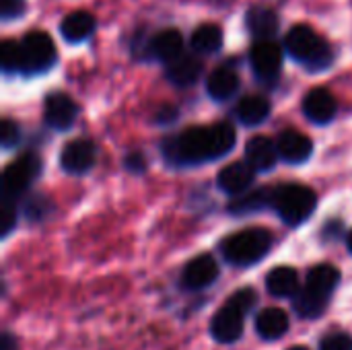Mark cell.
Here are the masks:
<instances>
[{
  "label": "cell",
  "instance_id": "6",
  "mask_svg": "<svg viewBox=\"0 0 352 350\" xmlns=\"http://www.w3.org/2000/svg\"><path fill=\"white\" fill-rule=\"evenodd\" d=\"M23 47V74H41L56 62V45L43 31H29L21 39Z\"/></svg>",
  "mask_w": 352,
  "mask_h": 350
},
{
  "label": "cell",
  "instance_id": "38",
  "mask_svg": "<svg viewBox=\"0 0 352 350\" xmlns=\"http://www.w3.org/2000/svg\"><path fill=\"white\" fill-rule=\"evenodd\" d=\"M346 245H349V252L352 254V229L351 233H349V237H346Z\"/></svg>",
  "mask_w": 352,
  "mask_h": 350
},
{
  "label": "cell",
  "instance_id": "3",
  "mask_svg": "<svg viewBox=\"0 0 352 350\" xmlns=\"http://www.w3.org/2000/svg\"><path fill=\"white\" fill-rule=\"evenodd\" d=\"M270 248H272V235L260 227L237 231L221 243V252L225 260L233 266H254L268 256Z\"/></svg>",
  "mask_w": 352,
  "mask_h": 350
},
{
  "label": "cell",
  "instance_id": "10",
  "mask_svg": "<svg viewBox=\"0 0 352 350\" xmlns=\"http://www.w3.org/2000/svg\"><path fill=\"white\" fill-rule=\"evenodd\" d=\"M250 62L260 78H274L283 68V50L272 39H260L250 52Z\"/></svg>",
  "mask_w": 352,
  "mask_h": 350
},
{
  "label": "cell",
  "instance_id": "15",
  "mask_svg": "<svg viewBox=\"0 0 352 350\" xmlns=\"http://www.w3.org/2000/svg\"><path fill=\"white\" fill-rule=\"evenodd\" d=\"M245 161L254 171H270L278 161V146L266 136H254L245 144Z\"/></svg>",
  "mask_w": 352,
  "mask_h": 350
},
{
  "label": "cell",
  "instance_id": "28",
  "mask_svg": "<svg viewBox=\"0 0 352 350\" xmlns=\"http://www.w3.org/2000/svg\"><path fill=\"white\" fill-rule=\"evenodd\" d=\"M0 64L4 72H23V47L21 41L4 39L0 45Z\"/></svg>",
  "mask_w": 352,
  "mask_h": 350
},
{
  "label": "cell",
  "instance_id": "34",
  "mask_svg": "<svg viewBox=\"0 0 352 350\" xmlns=\"http://www.w3.org/2000/svg\"><path fill=\"white\" fill-rule=\"evenodd\" d=\"M25 12V0H0L2 19H16Z\"/></svg>",
  "mask_w": 352,
  "mask_h": 350
},
{
  "label": "cell",
  "instance_id": "21",
  "mask_svg": "<svg viewBox=\"0 0 352 350\" xmlns=\"http://www.w3.org/2000/svg\"><path fill=\"white\" fill-rule=\"evenodd\" d=\"M202 74V62L192 54H182L177 60L167 64V78L177 87L194 85Z\"/></svg>",
  "mask_w": 352,
  "mask_h": 350
},
{
  "label": "cell",
  "instance_id": "4",
  "mask_svg": "<svg viewBox=\"0 0 352 350\" xmlns=\"http://www.w3.org/2000/svg\"><path fill=\"white\" fill-rule=\"evenodd\" d=\"M318 196L311 188L303 184H283L274 188L272 208L289 227L303 225L316 210Z\"/></svg>",
  "mask_w": 352,
  "mask_h": 350
},
{
  "label": "cell",
  "instance_id": "7",
  "mask_svg": "<svg viewBox=\"0 0 352 350\" xmlns=\"http://www.w3.org/2000/svg\"><path fill=\"white\" fill-rule=\"evenodd\" d=\"M95 157H97L95 144L91 140H87V138H76V140H70L62 149L60 165H62V169L66 173L82 175L95 165Z\"/></svg>",
  "mask_w": 352,
  "mask_h": 350
},
{
  "label": "cell",
  "instance_id": "9",
  "mask_svg": "<svg viewBox=\"0 0 352 350\" xmlns=\"http://www.w3.org/2000/svg\"><path fill=\"white\" fill-rule=\"evenodd\" d=\"M78 116V107L66 93H52L45 97L43 103V120L54 130H68L72 128Z\"/></svg>",
  "mask_w": 352,
  "mask_h": 350
},
{
  "label": "cell",
  "instance_id": "31",
  "mask_svg": "<svg viewBox=\"0 0 352 350\" xmlns=\"http://www.w3.org/2000/svg\"><path fill=\"white\" fill-rule=\"evenodd\" d=\"M21 140V128L16 126V122L4 118L0 124V142L4 149H12L16 146V142Z\"/></svg>",
  "mask_w": 352,
  "mask_h": 350
},
{
  "label": "cell",
  "instance_id": "29",
  "mask_svg": "<svg viewBox=\"0 0 352 350\" xmlns=\"http://www.w3.org/2000/svg\"><path fill=\"white\" fill-rule=\"evenodd\" d=\"M50 210H52V202H50V198H45V196H41V194H35V196H31V198L25 202V215H27L31 221H41V219H45V217L50 215Z\"/></svg>",
  "mask_w": 352,
  "mask_h": 350
},
{
  "label": "cell",
  "instance_id": "33",
  "mask_svg": "<svg viewBox=\"0 0 352 350\" xmlns=\"http://www.w3.org/2000/svg\"><path fill=\"white\" fill-rule=\"evenodd\" d=\"M320 350H352V336L346 332L330 334L322 340Z\"/></svg>",
  "mask_w": 352,
  "mask_h": 350
},
{
  "label": "cell",
  "instance_id": "35",
  "mask_svg": "<svg viewBox=\"0 0 352 350\" xmlns=\"http://www.w3.org/2000/svg\"><path fill=\"white\" fill-rule=\"evenodd\" d=\"M155 118H157L159 124H169V122H173V120L177 118V109L171 107V105H165V107H161V109L157 111Z\"/></svg>",
  "mask_w": 352,
  "mask_h": 350
},
{
  "label": "cell",
  "instance_id": "27",
  "mask_svg": "<svg viewBox=\"0 0 352 350\" xmlns=\"http://www.w3.org/2000/svg\"><path fill=\"white\" fill-rule=\"evenodd\" d=\"M190 43H192V50L198 54H214L223 47V31L214 23H204L194 29Z\"/></svg>",
  "mask_w": 352,
  "mask_h": 350
},
{
  "label": "cell",
  "instance_id": "5",
  "mask_svg": "<svg viewBox=\"0 0 352 350\" xmlns=\"http://www.w3.org/2000/svg\"><path fill=\"white\" fill-rule=\"evenodd\" d=\"M39 173H41V159L35 153L21 155L2 173V200L14 202Z\"/></svg>",
  "mask_w": 352,
  "mask_h": 350
},
{
  "label": "cell",
  "instance_id": "26",
  "mask_svg": "<svg viewBox=\"0 0 352 350\" xmlns=\"http://www.w3.org/2000/svg\"><path fill=\"white\" fill-rule=\"evenodd\" d=\"M328 301H330L328 297L318 295L316 291H311L307 287H301V291L293 297V309L303 320H316L326 311Z\"/></svg>",
  "mask_w": 352,
  "mask_h": 350
},
{
  "label": "cell",
  "instance_id": "8",
  "mask_svg": "<svg viewBox=\"0 0 352 350\" xmlns=\"http://www.w3.org/2000/svg\"><path fill=\"white\" fill-rule=\"evenodd\" d=\"M243 320L245 314H241L237 307L227 303L223 309L217 311V316L210 322V334L221 344H233L243 336Z\"/></svg>",
  "mask_w": 352,
  "mask_h": 350
},
{
  "label": "cell",
  "instance_id": "32",
  "mask_svg": "<svg viewBox=\"0 0 352 350\" xmlns=\"http://www.w3.org/2000/svg\"><path fill=\"white\" fill-rule=\"evenodd\" d=\"M16 225V208L10 200H2V208H0V233L8 235Z\"/></svg>",
  "mask_w": 352,
  "mask_h": 350
},
{
  "label": "cell",
  "instance_id": "18",
  "mask_svg": "<svg viewBox=\"0 0 352 350\" xmlns=\"http://www.w3.org/2000/svg\"><path fill=\"white\" fill-rule=\"evenodd\" d=\"M289 326H291L289 316L283 309H278V307H268V309L260 311L258 318H256L258 334L264 340H270V342L283 338L289 332Z\"/></svg>",
  "mask_w": 352,
  "mask_h": 350
},
{
  "label": "cell",
  "instance_id": "39",
  "mask_svg": "<svg viewBox=\"0 0 352 350\" xmlns=\"http://www.w3.org/2000/svg\"><path fill=\"white\" fill-rule=\"evenodd\" d=\"M287 350H309L307 347H291V349H287Z\"/></svg>",
  "mask_w": 352,
  "mask_h": 350
},
{
  "label": "cell",
  "instance_id": "20",
  "mask_svg": "<svg viewBox=\"0 0 352 350\" xmlns=\"http://www.w3.org/2000/svg\"><path fill=\"white\" fill-rule=\"evenodd\" d=\"M95 29V17L87 10H74L66 14L60 23V33L68 43H78L87 39Z\"/></svg>",
  "mask_w": 352,
  "mask_h": 350
},
{
  "label": "cell",
  "instance_id": "11",
  "mask_svg": "<svg viewBox=\"0 0 352 350\" xmlns=\"http://www.w3.org/2000/svg\"><path fill=\"white\" fill-rule=\"evenodd\" d=\"M219 278V264L210 254H200L188 262L182 274V283L190 291H202Z\"/></svg>",
  "mask_w": 352,
  "mask_h": 350
},
{
  "label": "cell",
  "instance_id": "12",
  "mask_svg": "<svg viewBox=\"0 0 352 350\" xmlns=\"http://www.w3.org/2000/svg\"><path fill=\"white\" fill-rule=\"evenodd\" d=\"M338 111V103L336 97L328 91V89H311L305 97H303V113L309 122L314 124H330L336 118Z\"/></svg>",
  "mask_w": 352,
  "mask_h": 350
},
{
  "label": "cell",
  "instance_id": "37",
  "mask_svg": "<svg viewBox=\"0 0 352 350\" xmlns=\"http://www.w3.org/2000/svg\"><path fill=\"white\" fill-rule=\"evenodd\" d=\"M14 338L10 334H2V340H0V349L2 350H12L14 349Z\"/></svg>",
  "mask_w": 352,
  "mask_h": 350
},
{
  "label": "cell",
  "instance_id": "13",
  "mask_svg": "<svg viewBox=\"0 0 352 350\" xmlns=\"http://www.w3.org/2000/svg\"><path fill=\"white\" fill-rule=\"evenodd\" d=\"M256 179V171L248 161H235L227 167H223L219 171L217 184L225 194L231 196H241L245 192H250L252 184Z\"/></svg>",
  "mask_w": 352,
  "mask_h": 350
},
{
  "label": "cell",
  "instance_id": "2",
  "mask_svg": "<svg viewBox=\"0 0 352 350\" xmlns=\"http://www.w3.org/2000/svg\"><path fill=\"white\" fill-rule=\"evenodd\" d=\"M285 47L297 62H301L311 72H320L334 62L332 47L309 25L291 27L285 37Z\"/></svg>",
  "mask_w": 352,
  "mask_h": 350
},
{
  "label": "cell",
  "instance_id": "23",
  "mask_svg": "<svg viewBox=\"0 0 352 350\" xmlns=\"http://www.w3.org/2000/svg\"><path fill=\"white\" fill-rule=\"evenodd\" d=\"M237 118L245 126H260L270 116V101L264 95H248L237 103Z\"/></svg>",
  "mask_w": 352,
  "mask_h": 350
},
{
  "label": "cell",
  "instance_id": "25",
  "mask_svg": "<svg viewBox=\"0 0 352 350\" xmlns=\"http://www.w3.org/2000/svg\"><path fill=\"white\" fill-rule=\"evenodd\" d=\"M338 283H340V270L332 264H320L307 272L305 287L316 291L318 295H324L330 299V295L336 291Z\"/></svg>",
  "mask_w": 352,
  "mask_h": 350
},
{
  "label": "cell",
  "instance_id": "1",
  "mask_svg": "<svg viewBox=\"0 0 352 350\" xmlns=\"http://www.w3.org/2000/svg\"><path fill=\"white\" fill-rule=\"evenodd\" d=\"M237 140L235 128L229 122L212 126H192L182 134L163 142V155L171 165L188 167L217 161L233 151Z\"/></svg>",
  "mask_w": 352,
  "mask_h": 350
},
{
  "label": "cell",
  "instance_id": "36",
  "mask_svg": "<svg viewBox=\"0 0 352 350\" xmlns=\"http://www.w3.org/2000/svg\"><path fill=\"white\" fill-rule=\"evenodd\" d=\"M126 167H128L130 171H134V173H140V171L144 169V159H142V155H140V153L128 155V157H126Z\"/></svg>",
  "mask_w": 352,
  "mask_h": 350
},
{
  "label": "cell",
  "instance_id": "22",
  "mask_svg": "<svg viewBox=\"0 0 352 350\" xmlns=\"http://www.w3.org/2000/svg\"><path fill=\"white\" fill-rule=\"evenodd\" d=\"M245 25L252 35L260 39H270L278 31V17L268 6H252L245 17Z\"/></svg>",
  "mask_w": 352,
  "mask_h": 350
},
{
  "label": "cell",
  "instance_id": "16",
  "mask_svg": "<svg viewBox=\"0 0 352 350\" xmlns=\"http://www.w3.org/2000/svg\"><path fill=\"white\" fill-rule=\"evenodd\" d=\"M148 52L161 60V62H167L171 64L173 60H177L182 54H184V37L177 29H165V31H159L151 43H148Z\"/></svg>",
  "mask_w": 352,
  "mask_h": 350
},
{
  "label": "cell",
  "instance_id": "14",
  "mask_svg": "<svg viewBox=\"0 0 352 350\" xmlns=\"http://www.w3.org/2000/svg\"><path fill=\"white\" fill-rule=\"evenodd\" d=\"M276 146H278V157L283 161L291 163V165L305 163L314 153V142L309 140V136H305L299 130L280 132V136L276 140Z\"/></svg>",
  "mask_w": 352,
  "mask_h": 350
},
{
  "label": "cell",
  "instance_id": "24",
  "mask_svg": "<svg viewBox=\"0 0 352 350\" xmlns=\"http://www.w3.org/2000/svg\"><path fill=\"white\" fill-rule=\"evenodd\" d=\"M272 194H274V190H270V188H258V190L245 192L239 198L231 200L229 212L235 217H245V215L258 212L266 206H272Z\"/></svg>",
  "mask_w": 352,
  "mask_h": 350
},
{
  "label": "cell",
  "instance_id": "30",
  "mask_svg": "<svg viewBox=\"0 0 352 350\" xmlns=\"http://www.w3.org/2000/svg\"><path fill=\"white\" fill-rule=\"evenodd\" d=\"M256 301H258V295H256L254 289H239L237 293H233V295L229 297V303H231L233 307H237L241 314H250V311L254 309Z\"/></svg>",
  "mask_w": 352,
  "mask_h": 350
},
{
  "label": "cell",
  "instance_id": "17",
  "mask_svg": "<svg viewBox=\"0 0 352 350\" xmlns=\"http://www.w3.org/2000/svg\"><path fill=\"white\" fill-rule=\"evenodd\" d=\"M239 89V76L229 66H219L210 72L206 80V91L214 101H227L231 99Z\"/></svg>",
  "mask_w": 352,
  "mask_h": 350
},
{
  "label": "cell",
  "instance_id": "19",
  "mask_svg": "<svg viewBox=\"0 0 352 350\" xmlns=\"http://www.w3.org/2000/svg\"><path fill=\"white\" fill-rule=\"evenodd\" d=\"M266 287H268V293L274 295V297H295L299 291H301V285H299V274L295 268L291 266H278V268H272L266 276Z\"/></svg>",
  "mask_w": 352,
  "mask_h": 350
}]
</instances>
